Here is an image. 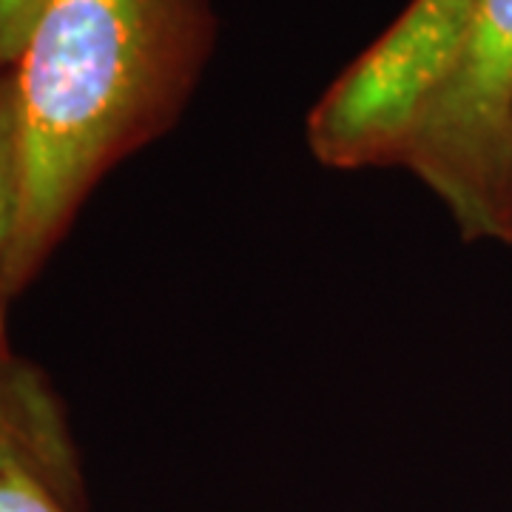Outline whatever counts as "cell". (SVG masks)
<instances>
[{
  "label": "cell",
  "instance_id": "1",
  "mask_svg": "<svg viewBox=\"0 0 512 512\" xmlns=\"http://www.w3.org/2000/svg\"><path fill=\"white\" fill-rule=\"evenodd\" d=\"M214 32L211 0H49L15 66L20 208L9 302L111 168L180 120Z\"/></svg>",
  "mask_w": 512,
  "mask_h": 512
},
{
  "label": "cell",
  "instance_id": "2",
  "mask_svg": "<svg viewBox=\"0 0 512 512\" xmlns=\"http://www.w3.org/2000/svg\"><path fill=\"white\" fill-rule=\"evenodd\" d=\"M453 52L421 103L396 168L450 211L461 237L493 239L512 126V0H456Z\"/></svg>",
  "mask_w": 512,
  "mask_h": 512
},
{
  "label": "cell",
  "instance_id": "3",
  "mask_svg": "<svg viewBox=\"0 0 512 512\" xmlns=\"http://www.w3.org/2000/svg\"><path fill=\"white\" fill-rule=\"evenodd\" d=\"M23 467L80 512L83 478L66 410L46 373L15 353L0 356V470Z\"/></svg>",
  "mask_w": 512,
  "mask_h": 512
},
{
  "label": "cell",
  "instance_id": "4",
  "mask_svg": "<svg viewBox=\"0 0 512 512\" xmlns=\"http://www.w3.org/2000/svg\"><path fill=\"white\" fill-rule=\"evenodd\" d=\"M20 208V117L15 69H0V356H9L6 339V259L12 251Z\"/></svg>",
  "mask_w": 512,
  "mask_h": 512
},
{
  "label": "cell",
  "instance_id": "5",
  "mask_svg": "<svg viewBox=\"0 0 512 512\" xmlns=\"http://www.w3.org/2000/svg\"><path fill=\"white\" fill-rule=\"evenodd\" d=\"M49 0H0V69H15Z\"/></svg>",
  "mask_w": 512,
  "mask_h": 512
},
{
  "label": "cell",
  "instance_id": "6",
  "mask_svg": "<svg viewBox=\"0 0 512 512\" xmlns=\"http://www.w3.org/2000/svg\"><path fill=\"white\" fill-rule=\"evenodd\" d=\"M0 512H72L23 467L0 470Z\"/></svg>",
  "mask_w": 512,
  "mask_h": 512
},
{
  "label": "cell",
  "instance_id": "7",
  "mask_svg": "<svg viewBox=\"0 0 512 512\" xmlns=\"http://www.w3.org/2000/svg\"><path fill=\"white\" fill-rule=\"evenodd\" d=\"M493 239L510 242L512 245V126L501 165V180L495 191V217H493Z\"/></svg>",
  "mask_w": 512,
  "mask_h": 512
}]
</instances>
